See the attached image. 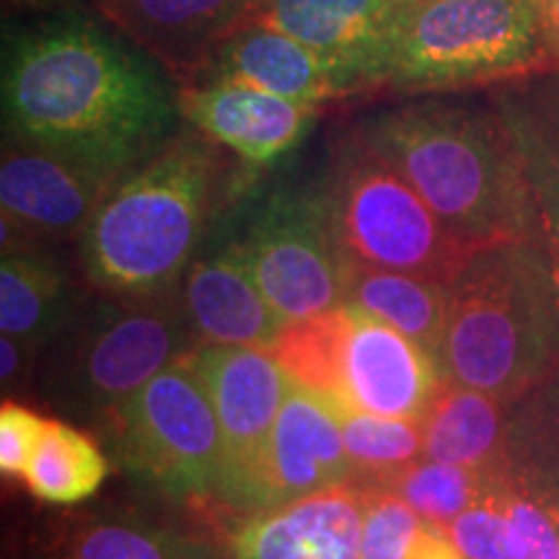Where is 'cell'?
Listing matches in <instances>:
<instances>
[{"instance_id":"1","label":"cell","mask_w":559,"mask_h":559,"mask_svg":"<svg viewBox=\"0 0 559 559\" xmlns=\"http://www.w3.org/2000/svg\"><path fill=\"white\" fill-rule=\"evenodd\" d=\"M158 66L91 19L45 21L5 52V130L16 143L120 179L169 143L181 117Z\"/></svg>"},{"instance_id":"2","label":"cell","mask_w":559,"mask_h":559,"mask_svg":"<svg viewBox=\"0 0 559 559\" xmlns=\"http://www.w3.org/2000/svg\"><path fill=\"white\" fill-rule=\"evenodd\" d=\"M355 130L466 247L539 239L526 174L495 104L415 99Z\"/></svg>"},{"instance_id":"3","label":"cell","mask_w":559,"mask_h":559,"mask_svg":"<svg viewBox=\"0 0 559 559\" xmlns=\"http://www.w3.org/2000/svg\"><path fill=\"white\" fill-rule=\"evenodd\" d=\"M559 368V293L539 239L474 249L449 285L443 379L513 404Z\"/></svg>"},{"instance_id":"4","label":"cell","mask_w":559,"mask_h":559,"mask_svg":"<svg viewBox=\"0 0 559 559\" xmlns=\"http://www.w3.org/2000/svg\"><path fill=\"white\" fill-rule=\"evenodd\" d=\"M218 160L205 140L171 138L111 187L81 234L91 283L120 298L164 296L192 267Z\"/></svg>"},{"instance_id":"5","label":"cell","mask_w":559,"mask_h":559,"mask_svg":"<svg viewBox=\"0 0 559 559\" xmlns=\"http://www.w3.org/2000/svg\"><path fill=\"white\" fill-rule=\"evenodd\" d=\"M549 68L539 0H407L383 86L440 94Z\"/></svg>"},{"instance_id":"6","label":"cell","mask_w":559,"mask_h":559,"mask_svg":"<svg viewBox=\"0 0 559 559\" xmlns=\"http://www.w3.org/2000/svg\"><path fill=\"white\" fill-rule=\"evenodd\" d=\"M317 194L353 264L451 283L474 251L358 130L332 148Z\"/></svg>"},{"instance_id":"7","label":"cell","mask_w":559,"mask_h":559,"mask_svg":"<svg viewBox=\"0 0 559 559\" xmlns=\"http://www.w3.org/2000/svg\"><path fill=\"white\" fill-rule=\"evenodd\" d=\"M192 321L185 298H124L96 304L62 326L47 368V396L73 415L102 419L153 376L190 355Z\"/></svg>"},{"instance_id":"8","label":"cell","mask_w":559,"mask_h":559,"mask_svg":"<svg viewBox=\"0 0 559 559\" xmlns=\"http://www.w3.org/2000/svg\"><path fill=\"white\" fill-rule=\"evenodd\" d=\"M104 428L132 477L171 498H218L223 438L190 355L111 409Z\"/></svg>"},{"instance_id":"9","label":"cell","mask_w":559,"mask_h":559,"mask_svg":"<svg viewBox=\"0 0 559 559\" xmlns=\"http://www.w3.org/2000/svg\"><path fill=\"white\" fill-rule=\"evenodd\" d=\"M230 247L280 317L293 321L345 306L347 260L317 190L275 192Z\"/></svg>"},{"instance_id":"10","label":"cell","mask_w":559,"mask_h":559,"mask_svg":"<svg viewBox=\"0 0 559 559\" xmlns=\"http://www.w3.org/2000/svg\"><path fill=\"white\" fill-rule=\"evenodd\" d=\"M347 481H355V469L337 409L293 383L262 451L223 502L251 515Z\"/></svg>"},{"instance_id":"11","label":"cell","mask_w":559,"mask_h":559,"mask_svg":"<svg viewBox=\"0 0 559 559\" xmlns=\"http://www.w3.org/2000/svg\"><path fill=\"white\" fill-rule=\"evenodd\" d=\"M190 362L221 428L223 479L218 500H223L262 451L293 381L267 347L202 345L192 349Z\"/></svg>"},{"instance_id":"12","label":"cell","mask_w":559,"mask_h":559,"mask_svg":"<svg viewBox=\"0 0 559 559\" xmlns=\"http://www.w3.org/2000/svg\"><path fill=\"white\" fill-rule=\"evenodd\" d=\"M404 5L407 0H262L254 19L311 47L358 94L386 83Z\"/></svg>"},{"instance_id":"13","label":"cell","mask_w":559,"mask_h":559,"mask_svg":"<svg viewBox=\"0 0 559 559\" xmlns=\"http://www.w3.org/2000/svg\"><path fill=\"white\" fill-rule=\"evenodd\" d=\"M124 39L181 83L198 81L218 47L254 19L262 0H88Z\"/></svg>"},{"instance_id":"14","label":"cell","mask_w":559,"mask_h":559,"mask_svg":"<svg viewBox=\"0 0 559 559\" xmlns=\"http://www.w3.org/2000/svg\"><path fill=\"white\" fill-rule=\"evenodd\" d=\"M120 179L11 140L0 160V207L29 239L81 236Z\"/></svg>"},{"instance_id":"15","label":"cell","mask_w":559,"mask_h":559,"mask_svg":"<svg viewBox=\"0 0 559 559\" xmlns=\"http://www.w3.org/2000/svg\"><path fill=\"white\" fill-rule=\"evenodd\" d=\"M177 104L202 138L260 166L296 148L321 109L228 81L181 83Z\"/></svg>"},{"instance_id":"16","label":"cell","mask_w":559,"mask_h":559,"mask_svg":"<svg viewBox=\"0 0 559 559\" xmlns=\"http://www.w3.org/2000/svg\"><path fill=\"white\" fill-rule=\"evenodd\" d=\"M362 487L334 485L251 513L230 536V559H360Z\"/></svg>"},{"instance_id":"17","label":"cell","mask_w":559,"mask_h":559,"mask_svg":"<svg viewBox=\"0 0 559 559\" xmlns=\"http://www.w3.org/2000/svg\"><path fill=\"white\" fill-rule=\"evenodd\" d=\"M440 383L443 373L438 360L419 342L386 321L353 309L345 360L349 407L386 417L423 419Z\"/></svg>"},{"instance_id":"18","label":"cell","mask_w":559,"mask_h":559,"mask_svg":"<svg viewBox=\"0 0 559 559\" xmlns=\"http://www.w3.org/2000/svg\"><path fill=\"white\" fill-rule=\"evenodd\" d=\"M492 104L519 151L539 241L559 293V68L500 83Z\"/></svg>"},{"instance_id":"19","label":"cell","mask_w":559,"mask_h":559,"mask_svg":"<svg viewBox=\"0 0 559 559\" xmlns=\"http://www.w3.org/2000/svg\"><path fill=\"white\" fill-rule=\"evenodd\" d=\"M205 75L207 81L241 83L317 107L349 96L340 75L311 47L257 19L223 41Z\"/></svg>"},{"instance_id":"20","label":"cell","mask_w":559,"mask_h":559,"mask_svg":"<svg viewBox=\"0 0 559 559\" xmlns=\"http://www.w3.org/2000/svg\"><path fill=\"white\" fill-rule=\"evenodd\" d=\"M187 313L205 345L272 347L288 319L280 317L234 247L192 262L185 275Z\"/></svg>"},{"instance_id":"21","label":"cell","mask_w":559,"mask_h":559,"mask_svg":"<svg viewBox=\"0 0 559 559\" xmlns=\"http://www.w3.org/2000/svg\"><path fill=\"white\" fill-rule=\"evenodd\" d=\"M510 404L443 379L423 417V459L495 474L506 466Z\"/></svg>"},{"instance_id":"22","label":"cell","mask_w":559,"mask_h":559,"mask_svg":"<svg viewBox=\"0 0 559 559\" xmlns=\"http://www.w3.org/2000/svg\"><path fill=\"white\" fill-rule=\"evenodd\" d=\"M449 285L415 272L347 262L345 304L419 342L440 366V347L449 324Z\"/></svg>"},{"instance_id":"23","label":"cell","mask_w":559,"mask_h":559,"mask_svg":"<svg viewBox=\"0 0 559 559\" xmlns=\"http://www.w3.org/2000/svg\"><path fill=\"white\" fill-rule=\"evenodd\" d=\"M68 285L29 247L3 249L0 260V334L41 347L68 324Z\"/></svg>"},{"instance_id":"24","label":"cell","mask_w":559,"mask_h":559,"mask_svg":"<svg viewBox=\"0 0 559 559\" xmlns=\"http://www.w3.org/2000/svg\"><path fill=\"white\" fill-rule=\"evenodd\" d=\"M349 330L353 309L345 304L332 311L288 321L272 342L270 353L296 386L332 404H347L345 360Z\"/></svg>"},{"instance_id":"25","label":"cell","mask_w":559,"mask_h":559,"mask_svg":"<svg viewBox=\"0 0 559 559\" xmlns=\"http://www.w3.org/2000/svg\"><path fill=\"white\" fill-rule=\"evenodd\" d=\"M109 461L88 436L60 419H47L24 479L34 498L50 506H75L99 492Z\"/></svg>"},{"instance_id":"26","label":"cell","mask_w":559,"mask_h":559,"mask_svg":"<svg viewBox=\"0 0 559 559\" xmlns=\"http://www.w3.org/2000/svg\"><path fill=\"white\" fill-rule=\"evenodd\" d=\"M58 559H230V551L179 528L109 519L70 531Z\"/></svg>"},{"instance_id":"27","label":"cell","mask_w":559,"mask_h":559,"mask_svg":"<svg viewBox=\"0 0 559 559\" xmlns=\"http://www.w3.org/2000/svg\"><path fill=\"white\" fill-rule=\"evenodd\" d=\"M355 481H383L423 459V419L386 417L334 404Z\"/></svg>"},{"instance_id":"28","label":"cell","mask_w":559,"mask_h":559,"mask_svg":"<svg viewBox=\"0 0 559 559\" xmlns=\"http://www.w3.org/2000/svg\"><path fill=\"white\" fill-rule=\"evenodd\" d=\"M489 481H492V474L469 469V466L419 459L407 469L391 474L383 481H370V485L391 487L419 519L449 531L451 523L487 492Z\"/></svg>"},{"instance_id":"29","label":"cell","mask_w":559,"mask_h":559,"mask_svg":"<svg viewBox=\"0 0 559 559\" xmlns=\"http://www.w3.org/2000/svg\"><path fill=\"white\" fill-rule=\"evenodd\" d=\"M362 487L360 559H409L425 519L391 487L358 481Z\"/></svg>"},{"instance_id":"30","label":"cell","mask_w":559,"mask_h":559,"mask_svg":"<svg viewBox=\"0 0 559 559\" xmlns=\"http://www.w3.org/2000/svg\"><path fill=\"white\" fill-rule=\"evenodd\" d=\"M449 536L464 559H523L519 531L498 498L495 474L487 492L451 523Z\"/></svg>"},{"instance_id":"31","label":"cell","mask_w":559,"mask_h":559,"mask_svg":"<svg viewBox=\"0 0 559 559\" xmlns=\"http://www.w3.org/2000/svg\"><path fill=\"white\" fill-rule=\"evenodd\" d=\"M495 489L513 521L523 547V559H559V519L534 489L519 485L506 472H495Z\"/></svg>"},{"instance_id":"32","label":"cell","mask_w":559,"mask_h":559,"mask_svg":"<svg viewBox=\"0 0 559 559\" xmlns=\"http://www.w3.org/2000/svg\"><path fill=\"white\" fill-rule=\"evenodd\" d=\"M47 419L37 412L5 402L0 409V472L5 477H24L26 466L34 456Z\"/></svg>"},{"instance_id":"33","label":"cell","mask_w":559,"mask_h":559,"mask_svg":"<svg viewBox=\"0 0 559 559\" xmlns=\"http://www.w3.org/2000/svg\"><path fill=\"white\" fill-rule=\"evenodd\" d=\"M34 353H37V347L3 334V340H0V381H3V389L16 386L26 368L32 366Z\"/></svg>"},{"instance_id":"34","label":"cell","mask_w":559,"mask_h":559,"mask_svg":"<svg viewBox=\"0 0 559 559\" xmlns=\"http://www.w3.org/2000/svg\"><path fill=\"white\" fill-rule=\"evenodd\" d=\"M409 559H464V555H461L456 544H453L449 531L425 521L415 544H412Z\"/></svg>"},{"instance_id":"35","label":"cell","mask_w":559,"mask_h":559,"mask_svg":"<svg viewBox=\"0 0 559 559\" xmlns=\"http://www.w3.org/2000/svg\"><path fill=\"white\" fill-rule=\"evenodd\" d=\"M531 489H534L536 495H542V498L555 508L559 519V438L547 451V456L536 464L534 477H531Z\"/></svg>"},{"instance_id":"36","label":"cell","mask_w":559,"mask_h":559,"mask_svg":"<svg viewBox=\"0 0 559 559\" xmlns=\"http://www.w3.org/2000/svg\"><path fill=\"white\" fill-rule=\"evenodd\" d=\"M539 13L549 60L559 68V0H539Z\"/></svg>"},{"instance_id":"37","label":"cell","mask_w":559,"mask_h":559,"mask_svg":"<svg viewBox=\"0 0 559 559\" xmlns=\"http://www.w3.org/2000/svg\"><path fill=\"white\" fill-rule=\"evenodd\" d=\"M11 5H21V9H50V5L60 3V0H9Z\"/></svg>"}]
</instances>
